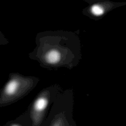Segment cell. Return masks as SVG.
Here are the masks:
<instances>
[{"label":"cell","mask_w":126,"mask_h":126,"mask_svg":"<svg viewBox=\"0 0 126 126\" xmlns=\"http://www.w3.org/2000/svg\"><path fill=\"white\" fill-rule=\"evenodd\" d=\"M92 13L96 16H99L102 15L104 12L103 8L98 4H94L91 7Z\"/></svg>","instance_id":"cell-5"},{"label":"cell","mask_w":126,"mask_h":126,"mask_svg":"<svg viewBox=\"0 0 126 126\" xmlns=\"http://www.w3.org/2000/svg\"><path fill=\"white\" fill-rule=\"evenodd\" d=\"M5 126H30L29 124L25 120L24 117L18 118L12 121L6 123Z\"/></svg>","instance_id":"cell-4"},{"label":"cell","mask_w":126,"mask_h":126,"mask_svg":"<svg viewBox=\"0 0 126 126\" xmlns=\"http://www.w3.org/2000/svg\"><path fill=\"white\" fill-rule=\"evenodd\" d=\"M18 86V83L16 80H11L7 83L5 88V93L8 95H12L16 92Z\"/></svg>","instance_id":"cell-3"},{"label":"cell","mask_w":126,"mask_h":126,"mask_svg":"<svg viewBox=\"0 0 126 126\" xmlns=\"http://www.w3.org/2000/svg\"><path fill=\"white\" fill-rule=\"evenodd\" d=\"M60 53L56 50H52L46 54L45 60L49 63L54 64L58 63L60 61Z\"/></svg>","instance_id":"cell-2"},{"label":"cell","mask_w":126,"mask_h":126,"mask_svg":"<svg viewBox=\"0 0 126 126\" xmlns=\"http://www.w3.org/2000/svg\"><path fill=\"white\" fill-rule=\"evenodd\" d=\"M43 126H70V124L66 117L61 112L49 115Z\"/></svg>","instance_id":"cell-1"}]
</instances>
